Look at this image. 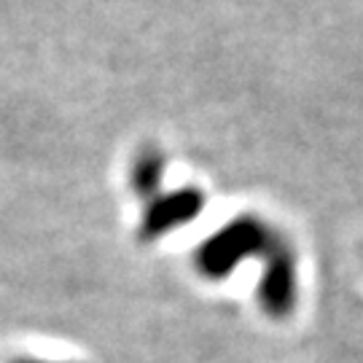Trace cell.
Returning <instances> with one entry per match:
<instances>
[{
	"mask_svg": "<svg viewBox=\"0 0 363 363\" xmlns=\"http://www.w3.org/2000/svg\"><path fill=\"white\" fill-rule=\"evenodd\" d=\"M277 234L267 220L253 213H242L223 223L218 232H213L208 240H202L194 250V267L205 280L220 283L247 259L267 256Z\"/></svg>",
	"mask_w": 363,
	"mask_h": 363,
	"instance_id": "6da1fadb",
	"label": "cell"
},
{
	"mask_svg": "<svg viewBox=\"0 0 363 363\" xmlns=\"http://www.w3.org/2000/svg\"><path fill=\"white\" fill-rule=\"evenodd\" d=\"M256 298H259L261 312L272 320H283L296 310L298 261L283 234H277V240L264 256V272L256 288Z\"/></svg>",
	"mask_w": 363,
	"mask_h": 363,
	"instance_id": "7a4b0ae2",
	"label": "cell"
},
{
	"mask_svg": "<svg viewBox=\"0 0 363 363\" xmlns=\"http://www.w3.org/2000/svg\"><path fill=\"white\" fill-rule=\"evenodd\" d=\"M208 196L199 186H181L167 194H156L148 199L140 218V240L154 242L164 234L181 229L202 216Z\"/></svg>",
	"mask_w": 363,
	"mask_h": 363,
	"instance_id": "3957f363",
	"label": "cell"
},
{
	"mask_svg": "<svg viewBox=\"0 0 363 363\" xmlns=\"http://www.w3.org/2000/svg\"><path fill=\"white\" fill-rule=\"evenodd\" d=\"M164 167H167V159L162 156V151H156V148L143 151L132 164V189L143 199L156 196L162 178H164Z\"/></svg>",
	"mask_w": 363,
	"mask_h": 363,
	"instance_id": "277c9868",
	"label": "cell"
},
{
	"mask_svg": "<svg viewBox=\"0 0 363 363\" xmlns=\"http://www.w3.org/2000/svg\"><path fill=\"white\" fill-rule=\"evenodd\" d=\"M13 363H52V361H35V358H19V361Z\"/></svg>",
	"mask_w": 363,
	"mask_h": 363,
	"instance_id": "5b68a950",
	"label": "cell"
}]
</instances>
